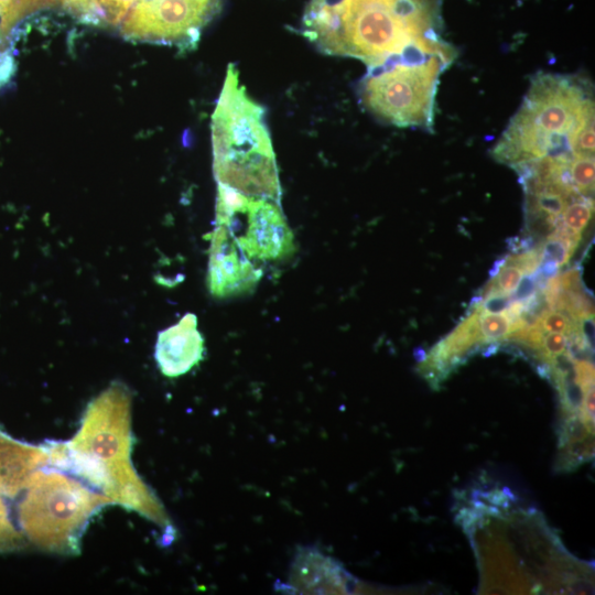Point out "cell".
<instances>
[{"mask_svg": "<svg viewBox=\"0 0 595 595\" xmlns=\"http://www.w3.org/2000/svg\"><path fill=\"white\" fill-rule=\"evenodd\" d=\"M511 303V294L496 292L476 302V304L473 306V311L477 312L478 314L502 313L510 307Z\"/></svg>", "mask_w": 595, "mask_h": 595, "instance_id": "ac0fdd59", "label": "cell"}, {"mask_svg": "<svg viewBox=\"0 0 595 595\" xmlns=\"http://www.w3.org/2000/svg\"><path fill=\"white\" fill-rule=\"evenodd\" d=\"M210 239V292L218 298H227L253 289L262 277V270L242 252L231 229L218 225Z\"/></svg>", "mask_w": 595, "mask_h": 595, "instance_id": "ba28073f", "label": "cell"}, {"mask_svg": "<svg viewBox=\"0 0 595 595\" xmlns=\"http://www.w3.org/2000/svg\"><path fill=\"white\" fill-rule=\"evenodd\" d=\"M512 321L506 312L478 314V332L482 344L508 339L512 333Z\"/></svg>", "mask_w": 595, "mask_h": 595, "instance_id": "4fadbf2b", "label": "cell"}, {"mask_svg": "<svg viewBox=\"0 0 595 595\" xmlns=\"http://www.w3.org/2000/svg\"><path fill=\"white\" fill-rule=\"evenodd\" d=\"M353 584L351 575L336 559L316 547L299 545L284 586L293 594H340L348 593Z\"/></svg>", "mask_w": 595, "mask_h": 595, "instance_id": "9c48e42d", "label": "cell"}, {"mask_svg": "<svg viewBox=\"0 0 595 595\" xmlns=\"http://www.w3.org/2000/svg\"><path fill=\"white\" fill-rule=\"evenodd\" d=\"M518 288L511 293L512 301L526 302L532 299L540 289V280L538 278L537 271L532 273H524L521 277Z\"/></svg>", "mask_w": 595, "mask_h": 595, "instance_id": "ffe728a7", "label": "cell"}, {"mask_svg": "<svg viewBox=\"0 0 595 595\" xmlns=\"http://www.w3.org/2000/svg\"><path fill=\"white\" fill-rule=\"evenodd\" d=\"M83 23L101 28L109 0H53Z\"/></svg>", "mask_w": 595, "mask_h": 595, "instance_id": "7c38bea8", "label": "cell"}, {"mask_svg": "<svg viewBox=\"0 0 595 595\" xmlns=\"http://www.w3.org/2000/svg\"><path fill=\"white\" fill-rule=\"evenodd\" d=\"M301 33L322 53L367 66L444 41L440 12L413 0H311Z\"/></svg>", "mask_w": 595, "mask_h": 595, "instance_id": "6da1fadb", "label": "cell"}, {"mask_svg": "<svg viewBox=\"0 0 595 595\" xmlns=\"http://www.w3.org/2000/svg\"><path fill=\"white\" fill-rule=\"evenodd\" d=\"M566 348V335H563L562 333H550L542 338L539 356L542 360L549 363L554 356L565 353Z\"/></svg>", "mask_w": 595, "mask_h": 595, "instance_id": "d6986e66", "label": "cell"}, {"mask_svg": "<svg viewBox=\"0 0 595 595\" xmlns=\"http://www.w3.org/2000/svg\"><path fill=\"white\" fill-rule=\"evenodd\" d=\"M538 325L543 332L565 333L569 335L577 328L576 321L559 310H547L538 317Z\"/></svg>", "mask_w": 595, "mask_h": 595, "instance_id": "2e32d148", "label": "cell"}, {"mask_svg": "<svg viewBox=\"0 0 595 595\" xmlns=\"http://www.w3.org/2000/svg\"><path fill=\"white\" fill-rule=\"evenodd\" d=\"M456 55V50L445 42L414 46L368 66L358 85L363 108L387 125L431 132L440 78Z\"/></svg>", "mask_w": 595, "mask_h": 595, "instance_id": "5b68a950", "label": "cell"}, {"mask_svg": "<svg viewBox=\"0 0 595 595\" xmlns=\"http://www.w3.org/2000/svg\"><path fill=\"white\" fill-rule=\"evenodd\" d=\"M522 274L523 271L518 266L512 263H506L504 261V264L499 269L498 273L493 277L495 279L498 292H502L506 294L513 293Z\"/></svg>", "mask_w": 595, "mask_h": 595, "instance_id": "e0dca14e", "label": "cell"}, {"mask_svg": "<svg viewBox=\"0 0 595 595\" xmlns=\"http://www.w3.org/2000/svg\"><path fill=\"white\" fill-rule=\"evenodd\" d=\"M23 544V537L13 526L8 507L0 495V552L12 551Z\"/></svg>", "mask_w": 595, "mask_h": 595, "instance_id": "9a60e30c", "label": "cell"}, {"mask_svg": "<svg viewBox=\"0 0 595 595\" xmlns=\"http://www.w3.org/2000/svg\"><path fill=\"white\" fill-rule=\"evenodd\" d=\"M203 354L204 339L197 331L196 316L186 314L159 334L154 356L164 376L178 377L196 366Z\"/></svg>", "mask_w": 595, "mask_h": 595, "instance_id": "30bf717a", "label": "cell"}, {"mask_svg": "<svg viewBox=\"0 0 595 595\" xmlns=\"http://www.w3.org/2000/svg\"><path fill=\"white\" fill-rule=\"evenodd\" d=\"M593 212V198L578 199L565 208L561 216V223L567 230L581 235L585 227H587Z\"/></svg>", "mask_w": 595, "mask_h": 595, "instance_id": "5bb4252c", "label": "cell"}, {"mask_svg": "<svg viewBox=\"0 0 595 595\" xmlns=\"http://www.w3.org/2000/svg\"><path fill=\"white\" fill-rule=\"evenodd\" d=\"M212 143L218 184L279 203V170L266 111L248 95L234 64L228 66L212 117Z\"/></svg>", "mask_w": 595, "mask_h": 595, "instance_id": "277c9868", "label": "cell"}, {"mask_svg": "<svg viewBox=\"0 0 595 595\" xmlns=\"http://www.w3.org/2000/svg\"><path fill=\"white\" fill-rule=\"evenodd\" d=\"M594 152V91L576 74L539 72L491 154L515 169L547 155Z\"/></svg>", "mask_w": 595, "mask_h": 595, "instance_id": "7a4b0ae2", "label": "cell"}, {"mask_svg": "<svg viewBox=\"0 0 595 595\" xmlns=\"http://www.w3.org/2000/svg\"><path fill=\"white\" fill-rule=\"evenodd\" d=\"M244 214L245 232L235 237L249 259L280 260L293 255L294 236L278 202L249 197Z\"/></svg>", "mask_w": 595, "mask_h": 595, "instance_id": "52a82bcc", "label": "cell"}, {"mask_svg": "<svg viewBox=\"0 0 595 595\" xmlns=\"http://www.w3.org/2000/svg\"><path fill=\"white\" fill-rule=\"evenodd\" d=\"M130 419L126 391L107 390L89 404L73 440L58 444L57 462L98 487L111 502L153 520L163 507L131 465Z\"/></svg>", "mask_w": 595, "mask_h": 595, "instance_id": "3957f363", "label": "cell"}, {"mask_svg": "<svg viewBox=\"0 0 595 595\" xmlns=\"http://www.w3.org/2000/svg\"><path fill=\"white\" fill-rule=\"evenodd\" d=\"M48 462L47 448L13 441L0 433V495H15Z\"/></svg>", "mask_w": 595, "mask_h": 595, "instance_id": "8fae6325", "label": "cell"}, {"mask_svg": "<svg viewBox=\"0 0 595 595\" xmlns=\"http://www.w3.org/2000/svg\"><path fill=\"white\" fill-rule=\"evenodd\" d=\"M19 504L23 533L40 549L75 553L93 513L111 501L74 477L55 470H34Z\"/></svg>", "mask_w": 595, "mask_h": 595, "instance_id": "8992f818", "label": "cell"}]
</instances>
